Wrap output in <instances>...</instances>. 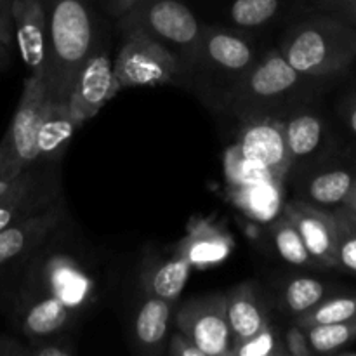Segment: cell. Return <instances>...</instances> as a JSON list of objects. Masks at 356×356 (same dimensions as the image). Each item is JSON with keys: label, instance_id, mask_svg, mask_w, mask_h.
Instances as JSON below:
<instances>
[{"label": "cell", "instance_id": "cell-5", "mask_svg": "<svg viewBox=\"0 0 356 356\" xmlns=\"http://www.w3.org/2000/svg\"><path fill=\"white\" fill-rule=\"evenodd\" d=\"M263 52L249 31L219 24L205 26L193 65L181 86L190 87L212 106Z\"/></svg>", "mask_w": 356, "mask_h": 356}, {"label": "cell", "instance_id": "cell-21", "mask_svg": "<svg viewBox=\"0 0 356 356\" xmlns=\"http://www.w3.org/2000/svg\"><path fill=\"white\" fill-rule=\"evenodd\" d=\"M172 308L174 305L170 302L143 292V299L139 301L132 323L134 343L141 353H162L169 334Z\"/></svg>", "mask_w": 356, "mask_h": 356}, {"label": "cell", "instance_id": "cell-42", "mask_svg": "<svg viewBox=\"0 0 356 356\" xmlns=\"http://www.w3.org/2000/svg\"><path fill=\"white\" fill-rule=\"evenodd\" d=\"M96 2H99V3H103V6H104V2H106V0H96Z\"/></svg>", "mask_w": 356, "mask_h": 356}, {"label": "cell", "instance_id": "cell-2", "mask_svg": "<svg viewBox=\"0 0 356 356\" xmlns=\"http://www.w3.org/2000/svg\"><path fill=\"white\" fill-rule=\"evenodd\" d=\"M320 79L292 68L278 49L263 56L212 104L240 122L249 118H285L292 110L316 99Z\"/></svg>", "mask_w": 356, "mask_h": 356}, {"label": "cell", "instance_id": "cell-28", "mask_svg": "<svg viewBox=\"0 0 356 356\" xmlns=\"http://www.w3.org/2000/svg\"><path fill=\"white\" fill-rule=\"evenodd\" d=\"M309 346L315 355H337L356 341V318L348 322L306 327Z\"/></svg>", "mask_w": 356, "mask_h": 356}, {"label": "cell", "instance_id": "cell-8", "mask_svg": "<svg viewBox=\"0 0 356 356\" xmlns=\"http://www.w3.org/2000/svg\"><path fill=\"white\" fill-rule=\"evenodd\" d=\"M49 97L42 76H26L14 117L0 141V179L17 176L37 160V132Z\"/></svg>", "mask_w": 356, "mask_h": 356}, {"label": "cell", "instance_id": "cell-33", "mask_svg": "<svg viewBox=\"0 0 356 356\" xmlns=\"http://www.w3.org/2000/svg\"><path fill=\"white\" fill-rule=\"evenodd\" d=\"M282 339L287 355L291 356H313L312 346H309L308 334L305 327L298 325L296 322L289 323L285 329H282Z\"/></svg>", "mask_w": 356, "mask_h": 356}, {"label": "cell", "instance_id": "cell-24", "mask_svg": "<svg viewBox=\"0 0 356 356\" xmlns=\"http://www.w3.org/2000/svg\"><path fill=\"white\" fill-rule=\"evenodd\" d=\"M337 291L339 289L336 285L320 280V278L294 275V277H287L280 284H277L275 301H277V308L285 316L294 320Z\"/></svg>", "mask_w": 356, "mask_h": 356}, {"label": "cell", "instance_id": "cell-30", "mask_svg": "<svg viewBox=\"0 0 356 356\" xmlns=\"http://www.w3.org/2000/svg\"><path fill=\"white\" fill-rule=\"evenodd\" d=\"M337 226L336 270L356 278V218L344 207L332 211Z\"/></svg>", "mask_w": 356, "mask_h": 356}, {"label": "cell", "instance_id": "cell-32", "mask_svg": "<svg viewBox=\"0 0 356 356\" xmlns=\"http://www.w3.org/2000/svg\"><path fill=\"white\" fill-rule=\"evenodd\" d=\"M28 355L30 356H73L76 348L70 334L45 337L38 341H28Z\"/></svg>", "mask_w": 356, "mask_h": 356}, {"label": "cell", "instance_id": "cell-16", "mask_svg": "<svg viewBox=\"0 0 356 356\" xmlns=\"http://www.w3.org/2000/svg\"><path fill=\"white\" fill-rule=\"evenodd\" d=\"M284 212L298 228L316 268H336L337 226L332 212L298 198L285 202Z\"/></svg>", "mask_w": 356, "mask_h": 356}, {"label": "cell", "instance_id": "cell-14", "mask_svg": "<svg viewBox=\"0 0 356 356\" xmlns=\"http://www.w3.org/2000/svg\"><path fill=\"white\" fill-rule=\"evenodd\" d=\"M284 127L291 155V170L318 162L337 148L332 125L316 106V99L292 110L284 118Z\"/></svg>", "mask_w": 356, "mask_h": 356}, {"label": "cell", "instance_id": "cell-25", "mask_svg": "<svg viewBox=\"0 0 356 356\" xmlns=\"http://www.w3.org/2000/svg\"><path fill=\"white\" fill-rule=\"evenodd\" d=\"M287 13L299 14L294 0H232L228 6L229 23L243 31L268 26Z\"/></svg>", "mask_w": 356, "mask_h": 356}, {"label": "cell", "instance_id": "cell-36", "mask_svg": "<svg viewBox=\"0 0 356 356\" xmlns=\"http://www.w3.org/2000/svg\"><path fill=\"white\" fill-rule=\"evenodd\" d=\"M14 0H0V42L10 45L14 37V21H13Z\"/></svg>", "mask_w": 356, "mask_h": 356}, {"label": "cell", "instance_id": "cell-35", "mask_svg": "<svg viewBox=\"0 0 356 356\" xmlns=\"http://www.w3.org/2000/svg\"><path fill=\"white\" fill-rule=\"evenodd\" d=\"M167 351L174 356H207L197 344L191 343L179 330L176 334H172V337L169 341V350Z\"/></svg>", "mask_w": 356, "mask_h": 356}, {"label": "cell", "instance_id": "cell-26", "mask_svg": "<svg viewBox=\"0 0 356 356\" xmlns=\"http://www.w3.org/2000/svg\"><path fill=\"white\" fill-rule=\"evenodd\" d=\"M268 233L275 250L285 263L294 268H316L298 228L285 212L268 225Z\"/></svg>", "mask_w": 356, "mask_h": 356}, {"label": "cell", "instance_id": "cell-17", "mask_svg": "<svg viewBox=\"0 0 356 356\" xmlns=\"http://www.w3.org/2000/svg\"><path fill=\"white\" fill-rule=\"evenodd\" d=\"M233 236L228 229L209 218H193L188 225V233L176 243L195 270H207L225 263L233 252Z\"/></svg>", "mask_w": 356, "mask_h": 356}, {"label": "cell", "instance_id": "cell-37", "mask_svg": "<svg viewBox=\"0 0 356 356\" xmlns=\"http://www.w3.org/2000/svg\"><path fill=\"white\" fill-rule=\"evenodd\" d=\"M339 117L344 122L348 131L356 138V90H351L350 94L341 99L339 103Z\"/></svg>", "mask_w": 356, "mask_h": 356}, {"label": "cell", "instance_id": "cell-38", "mask_svg": "<svg viewBox=\"0 0 356 356\" xmlns=\"http://www.w3.org/2000/svg\"><path fill=\"white\" fill-rule=\"evenodd\" d=\"M138 2L139 0H106V2H104V9L108 10V14H110L111 17L118 19V17H122L124 14H127Z\"/></svg>", "mask_w": 356, "mask_h": 356}, {"label": "cell", "instance_id": "cell-22", "mask_svg": "<svg viewBox=\"0 0 356 356\" xmlns=\"http://www.w3.org/2000/svg\"><path fill=\"white\" fill-rule=\"evenodd\" d=\"M190 271L191 264L188 263L186 257L176 247H172L170 256L163 259H153L152 263L145 264L141 275L143 292L176 305L190 278Z\"/></svg>", "mask_w": 356, "mask_h": 356}, {"label": "cell", "instance_id": "cell-23", "mask_svg": "<svg viewBox=\"0 0 356 356\" xmlns=\"http://www.w3.org/2000/svg\"><path fill=\"white\" fill-rule=\"evenodd\" d=\"M79 124L70 113L68 101H49L37 132V160L65 159Z\"/></svg>", "mask_w": 356, "mask_h": 356}, {"label": "cell", "instance_id": "cell-9", "mask_svg": "<svg viewBox=\"0 0 356 356\" xmlns=\"http://www.w3.org/2000/svg\"><path fill=\"white\" fill-rule=\"evenodd\" d=\"M117 59L113 76L117 89L145 86H165L183 82V68L176 56L143 31H127Z\"/></svg>", "mask_w": 356, "mask_h": 356}, {"label": "cell", "instance_id": "cell-4", "mask_svg": "<svg viewBox=\"0 0 356 356\" xmlns=\"http://www.w3.org/2000/svg\"><path fill=\"white\" fill-rule=\"evenodd\" d=\"M277 49L299 73L329 80L356 63V31L329 13H299Z\"/></svg>", "mask_w": 356, "mask_h": 356}, {"label": "cell", "instance_id": "cell-40", "mask_svg": "<svg viewBox=\"0 0 356 356\" xmlns=\"http://www.w3.org/2000/svg\"><path fill=\"white\" fill-rule=\"evenodd\" d=\"M10 61H13V58H10V45L0 42V72L9 68Z\"/></svg>", "mask_w": 356, "mask_h": 356}, {"label": "cell", "instance_id": "cell-13", "mask_svg": "<svg viewBox=\"0 0 356 356\" xmlns=\"http://www.w3.org/2000/svg\"><path fill=\"white\" fill-rule=\"evenodd\" d=\"M118 92L113 76L110 47L97 38L96 45L76 72L68 96L70 113L80 125L86 124Z\"/></svg>", "mask_w": 356, "mask_h": 356}, {"label": "cell", "instance_id": "cell-15", "mask_svg": "<svg viewBox=\"0 0 356 356\" xmlns=\"http://www.w3.org/2000/svg\"><path fill=\"white\" fill-rule=\"evenodd\" d=\"M235 145L243 156L263 163L280 179L287 181L291 172V155L284 118L259 117L243 120Z\"/></svg>", "mask_w": 356, "mask_h": 356}, {"label": "cell", "instance_id": "cell-34", "mask_svg": "<svg viewBox=\"0 0 356 356\" xmlns=\"http://www.w3.org/2000/svg\"><path fill=\"white\" fill-rule=\"evenodd\" d=\"M322 13H329L356 31V0H334Z\"/></svg>", "mask_w": 356, "mask_h": 356}, {"label": "cell", "instance_id": "cell-7", "mask_svg": "<svg viewBox=\"0 0 356 356\" xmlns=\"http://www.w3.org/2000/svg\"><path fill=\"white\" fill-rule=\"evenodd\" d=\"M63 159L35 160L17 176L0 179V229L47 211L65 197Z\"/></svg>", "mask_w": 356, "mask_h": 356}, {"label": "cell", "instance_id": "cell-39", "mask_svg": "<svg viewBox=\"0 0 356 356\" xmlns=\"http://www.w3.org/2000/svg\"><path fill=\"white\" fill-rule=\"evenodd\" d=\"M334 0H294L299 13H322Z\"/></svg>", "mask_w": 356, "mask_h": 356}, {"label": "cell", "instance_id": "cell-27", "mask_svg": "<svg viewBox=\"0 0 356 356\" xmlns=\"http://www.w3.org/2000/svg\"><path fill=\"white\" fill-rule=\"evenodd\" d=\"M353 318H356V294H343L337 291L320 301L316 306H313L305 315L298 316L291 322H296L306 329L312 325L348 322Z\"/></svg>", "mask_w": 356, "mask_h": 356}, {"label": "cell", "instance_id": "cell-20", "mask_svg": "<svg viewBox=\"0 0 356 356\" xmlns=\"http://www.w3.org/2000/svg\"><path fill=\"white\" fill-rule=\"evenodd\" d=\"M284 179H268L242 186H226L229 202L245 216L259 225H270L278 216L284 214L285 207Z\"/></svg>", "mask_w": 356, "mask_h": 356}, {"label": "cell", "instance_id": "cell-11", "mask_svg": "<svg viewBox=\"0 0 356 356\" xmlns=\"http://www.w3.org/2000/svg\"><path fill=\"white\" fill-rule=\"evenodd\" d=\"M174 323L207 356H233L225 292H211L184 301L177 308Z\"/></svg>", "mask_w": 356, "mask_h": 356}, {"label": "cell", "instance_id": "cell-29", "mask_svg": "<svg viewBox=\"0 0 356 356\" xmlns=\"http://www.w3.org/2000/svg\"><path fill=\"white\" fill-rule=\"evenodd\" d=\"M225 172L228 186H242V184L259 183L268 179H280L273 170L263 163L250 160L240 153L236 145L229 146L225 155ZM285 181V179H284Z\"/></svg>", "mask_w": 356, "mask_h": 356}, {"label": "cell", "instance_id": "cell-10", "mask_svg": "<svg viewBox=\"0 0 356 356\" xmlns=\"http://www.w3.org/2000/svg\"><path fill=\"white\" fill-rule=\"evenodd\" d=\"M292 198L323 211H336L346 204L356 183V155L334 149L318 162L289 172Z\"/></svg>", "mask_w": 356, "mask_h": 356}, {"label": "cell", "instance_id": "cell-1", "mask_svg": "<svg viewBox=\"0 0 356 356\" xmlns=\"http://www.w3.org/2000/svg\"><path fill=\"white\" fill-rule=\"evenodd\" d=\"M16 294H37L65 306L80 320L97 299L92 264L66 233V221L28 257L24 266L0 287V312Z\"/></svg>", "mask_w": 356, "mask_h": 356}, {"label": "cell", "instance_id": "cell-3", "mask_svg": "<svg viewBox=\"0 0 356 356\" xmlns=\"http://www.w3.org/2000/svg\"><path fill=\"white\" fill-rule=\"evenodd\" d=\"M45 10V87L51 101H68L76 72L97 42L94 0H42Z\"/></svg>", "mask_w": 356, "mask_h": 356}, {"label": "cell", "instance_id": "cell-12", "mask_svg": "<svg viewBox=\"0 0 356 356\" xmlns=\"http://www.w3.org/2000/svg\"><path fill=\"white\" fill-rule=\"evenodd\" d=\"M65 221H68V207L63 197L47 211L0 229V285L9 282Z\"/></svg>", "mask_w": 356, "mask_h": 356}, {"label": "cell", "instance_id": "cell-6", "mask_svg": "<svg viewBox=\"0 0 356 356\" xmlns=\"http://www.w3.org/2000/svg\"><path fill=\"white\" fill-rule=\"evenodd\" d=\"M117 23L122 33L143 31L165 45L179 61L183 80L193 65L205 28L183 0H139Z\"/></svg>", "mask_w": 356, "mask_h": 356}, {"label": "cell", "instance_id": "cell-19", "mask_svg": "<svg viewBox=\"0 0 356 356\" xmlns=\"http://www.w3.org/2000/svg\"><path fill=\"white\" fill-rule=\"evenodd\" d=\"M226 316L235 341L247 339L271 322L266 298L256 282H243L225 292Z\"/></svg>", "mask_w": 356, "mask_h": 356}, {"label": "cell", "instance_id": "cell-18", "mask_svg": "<svg viewBox=\"0 0 356 356\" xmlns=\"http://www.w3.org/2000/svg\"><path fill=\"white\" fill-rule=\"evenodd\" d=\"M14 33L30 76L45 80V10L42 0H14Z\"/></svg>", "mask_w": 356, "mask_h": 356}, {"label": "cell", "instance_id": "cell-41", "mask_svg": "<svg viewBox=\"0 0 356 356\" xmlns=\"http://www.w3.org/2000/svg\"><path fill=\"white\" fill-rule=\"evenodd\" d=\"M343 207L346 209V211L350 212V214L353 216V218H356V183H355L353 191H351V193H350V197H348L346 204H344Z\"/></svg>", "mask_w": 356, "mask_h": 356}, {"label": "cell", "instance_id": "cell-31", "mask_svg": "<svg viewBox=\"0 0 356 356\" xmlns=\"http://www.w3.org/2000/svg\"><path fill=\"white\" fill-rule=\"evenodd\" d=\"M233 356H287L282 329L273 322L247 339L233 343Z\"/></svg>", "mask_w": 356, "mask_h": 356}]
</instances>
